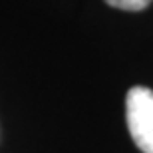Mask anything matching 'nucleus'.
Instances as JSON below:
<instances>
[{
    "mask_svg": "<svg viewBox=\"0 0 153 153\" xmlns=\"http://www.w3.org/2000/svg\"><path fill=\"white\" fill-rule=\"evenodd\" d=\"M109 6L114 8H119V10H129V12H137V10H143L151 4L153 0H105Z\"/></svg>",
    "mask_w": 153,
    "mask_h": 153,
    "instance_id": "nucleus-2",
    "label": "nucleus"
},
{
    "mask_svg": "<svg viewBox=\"0 0 153 153\" xmlns=\"http://www.w3.org/2000/svg\"><path fill=\"white\" fill-rule=\"evenodd\" d=\"M125 119L133 143L143 153H153V90L135 85L127 91Z\"/></svg>",
    "mask_w": 153,
    "mask_h": 153,
    "instance_id": "nucleus-1",
    "label": "nucleus"
}]
</instances>
